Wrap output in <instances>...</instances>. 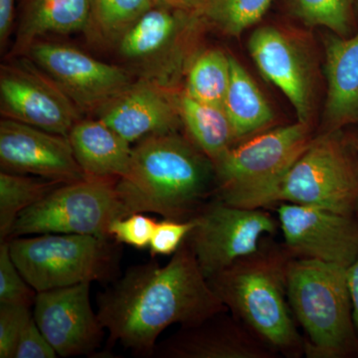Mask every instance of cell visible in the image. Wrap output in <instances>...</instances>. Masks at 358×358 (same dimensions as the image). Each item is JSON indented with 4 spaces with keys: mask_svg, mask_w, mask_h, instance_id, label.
Here are the masks:
<instances>
[{
    "mask_svg": "<svg viewBox=\"0 0 358 358\" xmlns=\"http://www.w3.org/2000/svg\"><path fill=\"white\" fill-rule=\"evenodd\" d=\"M96 303L110 343L143 357H152L167 327L192 326L228 312L186 240L166 265L152 261L129 268L98 294Z\"/></svg>",
    "mask_w": 358,
    "mask_h": 358,
    "instance_id": "cell-1",
    "label": "cell"
},
{
    "mask_svg": "<svg viewBox=\"0 0 358 358\" xmlns=\"http://www.w3.org/2000/svg\"><path fill=\"white\" fill-rule=\"evenodd\" d=\"M214 185L212 160L173 131L136 143L128 173L117 179V190L129 215L157 213L188 220L206 203Z\"/></svg>",
    "mask_w": 358,
    "mask_h": 358,
    "instance_id": "cell-2",
    "label": "cell"
},
{
    "mask_svg": "<svg viewBox=\"0 0 358 358\" xmlns=\"http://www.w3.org/2000/svg\"><path fill=\"white\" fill-rule=\"evenodd\" d=\"M288 252L262 246L208 280L218 298L257 338L289 357L305 355L287 294Z\"/></svg>",
    "mask_w": 358,
    "mask_h": 358,
    "instance_id": "cell-3",
    "label": "cell"
},
{
    "mask_svg": "<svg viewBox=\"0 0 358 358\" xmlns=\"http://www.w3.org/2000/svg\"><path fill=\"white\" fill-rule=\"evenodd\" d=\"M287 294L303 334L308 358L358 357L348 268L289 258Z\"/></svg>",
    "mask_w": 358,
    "mask_h": 358,
    "instance_id": "cell-4",
    "label": "cell"
},
{
    "mask_svg": "<svg viewBox=\"0 0 358 358\" xmlns=\"http://www.w3.org/2000/svg\"><path fill=\"white\" fill-rule=\"evenodd\" d=\"M358 200V150L352 136L329 131L313 138L280 179L268 205L319 207L355 216Z\"/></svg>",
    "mask_w": 358,
    "mask_h": 358,
    "instance_id": "cell-5",
    "label": "cell"
},
{
    "mask_svg": "<svg viewBox=\"0 0 358 358\" xmlns=\"http://www.w3.org/2000/svg\"><path fill=\"white\" fill-rule=\"evenodd\" d=\"M312 140L310 124L296 122L233 145L214 162L216 199L235 206L265 208L280 179Z\"/></svg>",
    "mask_w": 358,
    "mask_h": 358,
    "instance_id": "cell-6",
    "label": "cell"
},
{
    "mask_svg": "<svg viewBox=\"0 0 358 358\" xmlns=\"http://www.w3.org/2000/svg\"><path fill=\"white\" fill-rule=\"evenodd\" d=\"M6 241L14 264L36 292L110 281L117 268L114 239L49 233Z\"/></svg>",
    "mask_w": 358,
    "mask_h": 358,
    "instance_id": "cell-7",
    "label": "cell"
},
{
    "mask_svg": "<svg viewBox=\"0 0 358 358\" xmlns=\"http://www.w3.org/2000/svg\"><path fill=\"white\" fill-rule=\"evenodd\" d=\"M117 181L87 176L62 183L18 216L8 239L49 233L112 239L110 224L129 216Z\"/></svg>",
    "mask_w": 358,
    "mask_h": 358,
    "instance_id": "cell-8",
    "label": "cell"
},
{
    "mask_svg": "<svg viewBox=\"0 0 358 358\" xmlns=\"http://www.w3.org/2000/svg\"><path fill=\"white\" fill-rule=\"evenodd\" d=\"M195 226L186 242L207 280L239 259L261 248L264 237L274 235L279 222L263 208L206 202L193 216Z\"/></svg>",
    "mask_w": 358,
    "mask_h": 358,
    "instance_id": "cell-9",
    "label": "cell"
},
{
    "mask_svg": "<svg viewBox=\"0 0 358 358\" xmlns=\"http://www.w3.org/2000/svg\"><path fill=\"white\" fill-rule=\"evenodd\" d=\"M0 110L4 119L64 136L81 121V110L31 59L2 65Z\"/></svg>",
    "mask_w": 358,
    "mask_h": 358,
    "instance_id": "cell-10",
    "label": "cell"
},
{
    "mask_svg": "<svg viewBox=\"0 0 358 358\" xmlns=\"http://www.w3.org/2000/svg\"><path fill=\"white\" fill-rule=\"evenodd\" d=\"M26 55L67 94L80 110H100L131 86V75L68 45L37 41Z\"/></svg>",
    "mask_w": 358,
    "mask_h": 358,
    "instance_id": "cell-11",
    "label": "cell"
},
{
    "mask_svg": "<svg viewBox=\"0 0 358 358\" xmlns=\"http://www.w3.org/2000/svg\"><path fill=\"white\" fill-rule=\"evenodd\" d=\"M277 214L289 255L346 268L357 260L358 221L355 216L292 203H280Z\"/></svg>",
    "mask_w": 358,
    "mask_h": 358,
    "instance_id": "cell-12",
    "label": "cell"
},
{
    "mask_svg": "<svg viewBox=\"0 0 358 358\" xmlns=\"http://www.w3.org/2000/svg\"><path fill=\"white\" fill-rule=\"evenodd\" d=\"M91 282L37 292L33 317L58 357L92 355L105 327L90 301Z\"/></svg>",
    "mask_w": 358,
    "mask_h": 358,
    "instance_id": "cell-13",
    "label": "cell"
},
{
    "mask_svg": "<svg viewBox=\"0 0 358 358\" xmlns=\"http://www.w3.org/2000/svg\"><path fill=\"white\" fill-rule=\"evenodd\" d=\"M0 166L8 173L31 174L61 183L87 178L68 136L9 119L0 122Z\"/></svg>",
    "mask_w": 358,
    "mask_h": 358,
    "instance_id": "cell-14",
    "label": "cell"
},
{
    "mask_svg": "<svg viewBox=\"0 0 358 358\" xmlns=\"http://www.w3.org/2000/svg\"><path fill=\"white\" fill-rule=\"evenodd\" d=\"M178 99L157 82L141 80L98 110L99 119L131 145L154 134L176 131L182 124Z\"/></svg>",
    "mask_w": 358,
    "mask_h": 358,
    "instance_id": "cell-15",
    "label": "cell"
},
{
    "mask_svg": "<svg viewBox=\"0 0 358 358\" xmlns=\"http://www.w3.org/2000/svg\"><path fill=\"white\" fill-rule=\"evenodd\" d=\"M275 352L227 312L183 326L157 343L152 357L271 358Z\"/></svg>",
    "mask_w": 358,
    "mask_h": 358,
    "instance_id": "cell-16",
    "label": "cell"
},
{
    "mask_svg": "<svg viewBox=\"0 0 358 358\" xmlns=\"http://www.w3.org/2000/svg\"><path fill=\"white\" fill-rule=\"evenodd\" d=\"M249 50L263 76L281 90L293 106L298 122L310 124L313 89L307 62L287 35L272 26L258 28Z\"/></svg>",
    "mask_w": 358,
    "mask_h": 358,
    "instance_id": "cell-17",
    "label": "cell"
},
{
    "mask_svg": "<svg viewBox=\"0 0 358 358\" xmlns=\"http://www.w3.org/2000/svg\"><path fill=\"white\" fill-rule=\"evenodd\" d=\"M327 131L358 124V32L326 40Z\"/></svg>",
    "mask_w": 358,
    "mask_h": 358,
    "instance_id": "cell-18",
    "label": "cell"
},
{
    "mask_svg": "<svg viewBox=\"0 0 358 358\" xmlns=\"http://www.w3.org/2000/svg\"><path fill=\"white\" fill-rule=\"evenodd\" d=\"M68 140L86 176L117 180L128 173L133 147L100 119L78 122Z\"/></svg>",
    "mask_w": 358,
    "mask_h": 358,
    "instance_id": "cell-19",
    "label": "cell"
},
{
    "mask_svg": "<svg viewBox=\"0 0 358 358\" xmlns=\"http://www.w3.org/2000/svg\"><path fill=\"white\" fill-rule=\"evenodd\" d=\"M90 14L91 0H27L11 55H26L45 35L86 29Z\"/></svg>",
    "mask_w": 358,
    "mask_h": 358,
    "instance_id": "cell-20",
    "label": "cell"
},
{
    "mask_svg": "<svg viewBox=\"0 0 358 358\" xmlns=\"http://www.w3.org/2000/svg\"><path fill=\"white\" fill-rule=\"evenodd\" d=\"M178 103L181 122L189 140L213 164L217 162L237 140L222 106L200 102L185 92L179 96Z\"/></svg>",
    "mask_w": 358,
    "mask_h": 358,
    "instance_id": "cell-21",
    "label": "cell"
},
{
    "mask_svg": "<svg viewBox=\"0 0 358 358\" xmlns=\"http://www.w3.org/2000/svg\"><path fill=\"white\" fill-rule=\"evenodd\" d=\"M236 138L251 136L274 119L265 96L243 66L231 57L229 87L223 103Z\"/></svg>",
    "mask_w": 358,
    "mask_h": 358,
    "instance_id": "cell-22",
    "label": "cell"
},
{
    "mask_svg": "<svg viewBox=\"0 0 358 358\" xmlns=\"http://www.w3.org/2000/svg\"><path fill=\"white\" fill-rule=\"evenodd\" d=\"M188 13L154 6L120 40V52L133 61L155 58L173 41L182 18Z\"/></svg>",
    "mask_w": 358,
    "mask_h": 358,
    "instance_id": "cell-23",
    "label": "cell"
},
{
    "mask_svg": "<svg viewBox=\"0 0 358 358\" xmlns=\"http://www.w3.org/2000/svg\"><path fill=\"white\" fill-rule=\"evenodd\" d=\"M62 185L57 181L34 178L26 174L0 173V238L10 236L16 219L26 209L43 199L52 190Z\"/></svg>",
    "mask_w": 358,
    "mask_h": 358,
    "instance_id": "cell-24",
    "label": "cell"
},
{
    "mask_svg": "<svg viewBox=\"0 0 358 358\" xmlns=\"http://www.w3.org/2000/svg\"><path fill=\"white\" fill-rule=\"evenodd\" d=\"M273 0H195L193 15L231 36L256 24Z\"/></svg>",
    "mask_w": 358,
    "mask_h": 358,
    "instance_id": "cell-25",
    "label": "cell"
},
{
    "mask_svg": "<svg viewBox=\"0 0 358 358\" xmlns=\"http://www.w3.org/2000/svg\"><path fill=\"white\" fill-rule=\"evenodd\" d=\"M230 78V56L215 49L205 51L190 66L185 92L200 102L223 107Z\"/></svg>",
    "mask_w": 358,
    "mask_h": 358,
    "instance_id": "cell-26",
    "label": "cell"
},
{
    "mask_svg": "<svg viewBox=\"0 0 358 358\" xmlns=\"http://www.w3.org/2000/svg\"><path fill=\"white\" fill-rule=\"evenodd\" d=\"M154 6V0H91L86 29L96 38L119 43L129 28Z\"/></svg>",
    "mask_w": 358,
    "mask_h": 358,
    "instance_id": "cell-27",
    "label": "cell"
},
{
    "mask_svg": "<svg viewBox=\"0 0 358 358\" xmlns=\"http://www.w3.org/2000/svg\"><path fill=\"white\" fill-rule=\"evenodd\" d=\"M292 11L308 26H322L339 37L352 35L355 0H289Z\"/></svg>",
    "mask_w": 358,
    "mask_h": 358,
    "instance_id": "cell-28",
    "label": "cell"
},
{
    "mask_svg": "<svg viewBox=\"0 0 358 358\" xmlns=\"http://www.w3.org/2000/svg\"><path fill=\"white\" fill-rule=\"evenodd\" d=\"M37 292L25 281L14 264L8 241L0 245V303H24L31 307Z\"/></svg>",
    "mask_w": 358,
    "mask_h": 358,
    "instance_id": "cell-29",
    "label": "cell"
},
{
    "mask_svg": "<svg viewBox=\"0 0 358 358\" xmlns=\"http://www.w3.org/2000/svg\"><path fill=\"white\" fill-rule=\"evenodd\" d=\"M32 317L30 306L0 303V358H13L18 339Z\"/></svg>",
    "mask_w": 358,
    "mask_h": 358,
    "instance_id": "cell-30",
    "label": "cell"
},
{
    "mask_svg": "<svg viewBox=\"0 0 358 358\" xmlns=\"http://www.w3.org/2000/svg\"><path fill=\"white\" fill-rule=\"evenodd\" d=\"M157 223L155 219L143 213H133L113 221L109 235L117 243L129 245L136 249H145L150 246Z\"/></svg>",
    "mask_w": 358,
    "mask_h": 358,
    "instance_id": "cell-31",
    "label": "cell"
},
{
    "mask_svg": "<svg viewBox=\"0 0 358 358\" xmlns=\"http://www.w3.org/2000/svg\"><path fill=\"white\" fill-rule=\"evenodd\" d=\"M195 226V220H174L166 219L159 221L155 226L154 234L150 240V253L152 257L173 256Z\"/></svg>",
    "mask_w": 358,
    "mask_h": 358,
    "instance_id": "cell-32",
    "label": "cell"
},
{
    "mask_svg": "<svg viewBox=\"0 0 358 358\" xmlns=\"http://www.w3.org/2000/svg\"><path fill=\"white\" fill-rule=\"evenodd\" d=\"M57 357V352L49 343L48 339L45 338L41 329L37 326L34 317H32L18 339L13 358H55Z\"/></svg>",
    "mask_w": 358,
    "mask_h": 358,
    "instance_id": "cell-33",
    "label": "cell"
},
{
    "mask_svg": "<svg viewBox=\"0 0 358 358\" xmlns=\"http://www.w3.org/2000/svg\"><path fill=\"white\" fill-rule=\"evenodd\" d=\"M14 0H0V43L1 48L7 43L13 29Z\"/></svg>",
    "mask_w": 358,
    "mask_h": 358,
    "instance_id": "cell-34",
    "label": "cell"
},
{
    "mask_svg": "<svg viewBox=\"0 0 358 358\" xmlns=\"http://www.w3.org/2000/svg\"><path fill=\"white\" fill-rule=\"evenodd\" d=\"M348 285L352 296L353 322L358 338V257L355 263L348 268Z\"/></svg>",
    "mask_w": 358,
    "mask_h": 358,
    "instance_id": "cell-35",
    "label": "cell"
},
{
    "mask_svg": "<svg viewBox=\"0 0 358 358\" xmlns=\"http://www.w3.org/2000/svg\"><path fill=\"white\" fill-rule=\"evenodd\" d=\"M155 6L166 7L173 10L192 13L194 10L195 0H154Z\"/></svg>",
    "mask_w": 358,
    "mask_h": 358,
    "instance_id": "cell-36",
    "label": "cell"
},
{
    "mask_svg": "<svg viewBox=\"0 0 358 358\" xmlns=\"http://www.w3.org/2000/svg\"><path fill=\"white\" fill-rule=\"evenodd\" d=\"M353 141H355V147H357L358 150V136H352ZM355 217L357 218V220L358 221V200L357 206H355Z\"/></svg>",
    "mask_w": 358,
    "mask_h": 358,
    "instance_id": "cell-37",
    "label": "cell"
},
{
    "mask_svg": "<svg viewBox=\"0 0 358 358\" xmlns=\"http://www.w3.org/2000/svg\"><path fill=\"white\" fill-rule=\"evenodd\" d=\"M355 7H357V11L358 13V0H355Z\"/></svg>",
    "mask_w": 358,
    "mask_h": 358,
    "instance_id": "cell-38",
    "label": "cell"
}]
</instances>
